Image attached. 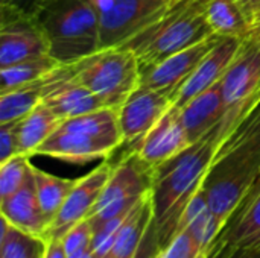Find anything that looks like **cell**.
<instances>
[{
	"label": "cell",
	"mask_w": 260,
	"mask_h": 258,
	"mask_svg": "<svg viewBox=\"0 0 260 258\" xmlns=\"http://www.w3.org/2000/svg\"><path fill=\"white\" fill-rule=\"evenodd\" d=\"M242 117L225 114L204 137L154 169L151 187L152 227L160 249L178 233L187 205L204 186L218 148Z\"/></svg>",
	"instance_id": "6da1fadb"
},
{
	"label": "cell",
	"mask_w": 260,
	"mask_h": 258,
	"mask_svg": "<svg viewBox=\"0 0 260 258\" xmlns=\"http://www.w3.org/2000/svg\"><path fill=\"white\" fill-rule=\"evenodd\" d=\"M260 176V100L225 135L203 190L224 225L235 216Z\"/></svg>",
	"instance_id": "7a4b0ae2"
},
{
	"label": "cell",
	"mask_w": 260,
	"mask_h": 258,
	"mask_svg": "<svg viewBox=\"0 0 260 258\" xmlns=\"http://www.w3.org/2000/svg\"><path fill=\"white\" fill-rule=\"evenodd\" d=\"M29 11L56 61L70 64L101 50L99 14L93 0H37Z\"/></svg>",
	"instance_id": "3957f363"
},
{
	"label": "cell",
	"mask_w": 260,
	"mask_h": 258,
	"mask_svg": "<svg viewBox=\"0 0 260 258\" xmlns=\"http://www.w3.org/2000/svg\"><path fill=\"white\" fill-rule=\"evenodd\" d=\"M125 144L117 108H101L64 120L58 129L37 149L46 155L72 164L107 160Z\"/></svg>",
	"instance_id": "277c9868"
},
{
	"label": "cell",
	"mask_w": 260,
	"mask_h": 258,
	"mask_svg": "<svg viewBox=\"0 0 260 258\" xmlns=\"http://www.w3.org/2000/svg\"><path fill=\"white\" fill-rule=\"evenodd\" d=\"M212 35L215 33L206 18V0H180L122 46L136 55L142 70Z\"/></svg>",
	"instance_id": "5b68a950"
},
{
	"label": "cell",
	"mask_w": 260,
	"mask_h": 258,
	"mask_svg": "<svg viewBox=\"0 0 260 258\" xmlns=\"http://www.w3.org/2000/svg\"><path fill=\"white\" fill-rule=\"evenodd\" d=\"M140 64L125 46L101 49L76 61L75 81L87 87L108 108H120L140 87Z\"/></svg>",
	"instance_id": "8992f818"
},
{
	"label": "cell",
	"mask_w": 260,
	"mask_h": 258,
	"mask_svg": "<svg viewBox=\"0 0 260 258\" xmlns=\"http://www.w3.org/2000/svg\"><path fill=\"white\" fill-rule=\"evenodd\" d=\"M152 172L154 169L136 152L126 149L122 160L114 164L111 176L88 216L93 230L96 231L108 220L129 213L151 190Z\"/></svg>",
	"instance_id": "52a82bcc"
},
{
	"label": "cell",
	"mask_w": 260,
	"mask_h": 258,
	"mask_svg": "<svg viewBox=\"0 0 260 258\" xmlns=\"http://www.w3.org/2000/svg\"><path fill=\"white\" fill-rule=\"evenodd\" d=\"M180 0H93L99 14L101 49L125 44Z\"/></svg>",
	"instance_id": "ba28073f"
},
{
	"label": "cell",
	"mask_w": 260,
	"mask_h": 258,
	"mask_svg": "<svg viewBox=\"0 0 260 258\" xmlns=\"http://www.w3.org/2000/svg\"><path fill=\"white\" fill-rule=\"evenodd\" d=\"M0 68L50 55L49 43L30 11L17 3L0 5Z\"/></svg>",
	"instance_id": "9c48e42d"
},
{
	"label": "cell",
	"mask_w": 260,
	"mask_h": 258,
	"mask_svg": "<svg viewBox=\"0 0 260 258\" xmlns=\"http://www.w3.org/2000/svg\"><path fill=\"white\" fill-rule=\"evenodd\" d=\"M225 114L244 116L260 100V43L253 36L242 44L221 79Z\"/></svg>",
	"instance_id": "30bf717a"
},
{
	"label": "cell",
	"mask_w": 260,
	"mask_h": 258,
	"mask_svg": "<svg viewBox=\"0 0 260 258\" xmlns=\"http://www.w3.org/2000/svg\"><path fill=\"white\" fill-rule=\"evenodd\" d=\"M114 164L111 161L104 160L98 167L88 172L85 176L78 178L75 187L69 193L66 202L62 204L61 210L58 211L56 217L50 224L46 239H62V236L78 222L87 219L96 205Z\"/></svg>",
	"instance_id": "8fae6325"
},
{
	"label": "cell",
	"mask_w": 260,
	"mask_h": 258,
	"mask_svg": "<svg viewBox=\"0 0 260 258\" xmlns=\"http://www.w3.org/2000/svg\"><path fill=\"white\" fill-rule=\"evenodd\" d=\"M221 38L222 36L212 35L181 52L174 53L152 67L142 68L139 88L166 91L171 93L174 99V93L189 79V76L197 70L201 61L219 43Z\"/></svg>",
	"instance_id": "7c38bea8"
},
{
	"label": "cell",
	"mask_w": 260,
	"mask_h": 258,
	"mask_svg": "<svg viewBox=\"0 0 260 258\" xmlns=\"http://www.w3.org/2000/svg\"><path fill=\"white\" fill-rule=\"evenodd\" d=\"M190 140L181 122L180 108L172 106L163 119L142 138L129 143V151L155 169L165 161L177 157L190 146Z\"/></svg>",
	"instance_id": "4fadbf2b"
},
{
	"label": "cell",
	"mask_w": 260,
	"mask_h": 258,
	"mask_svg": "<svg viewBox=\"0 0 260 258\" xmlns=\"http://www.w3.org/2000/svg\"><path fill=\"white\" fill-rule=\"evenodd\" d=\"M172 106L174 99L171 93L139 88L120 108H117L125 144L148 134Z\"/></svg>",
	"instance_id": "5bb4252c"
},
{
	"label": "cell",
	"mask_w": 260,
	"mask_h": 258,
	"mask_svg": "<svg viewBox=\"0 0 260 258\" xmlns=\"http://www.w3.org/2000/svg\"><path fill=\"white\" fill-rule=\"evenodd\" d=\"M241 44L242 40L239 38H221L189 79L174 93V105L180 108L218 84L233 62Z\"/></svg>",
	"instance_id": "9a60e30c"
},
{
	"label": "cell",
	"mask_w": 260,
	"mask_h": 258,
	"mask_svg": "<svg viewBox=\"0 0 260 258\" xmlns=\"http://www.w3.org/2000/svg\"><path fill=\"white\" fill-rule=\"evenodd\" d=\"M75 73L76 62L64 64L61 75L52 85L47 87L43 97V103L47 105L62 120L105 108L96 94L75 81Z\"/></svg>",
	"instance_id": "2e32d148"
},
{
	"label": "cell",
	"mask_w": 260,
	"mask_h": 258,
	"mask_svg": "<svg viewBox=\"0 0 260 258\" xmlns=\"http://www.w3.org/2000/svg\"><path fill=\"white\" fill-rule=\"evenodd\" d=\"M260 248V192L241 205L219 234L207 258Z\"/></svg>",
	"instance_id": "e0dca14e"
},
{
	"label": "cell",
	"mask_w": 260,
	"mask_h": 258,
	"mask_svg": "<svg viewBox=\"0 0 260 258\" xmlns=\"http://www.w3.org/2000/svg\"><path fill=\"white\" fill-rule=\"evenodd\" d=\"M0 216L17 230L41 239L46 237L50 227L38 202L32 178L17 193L0 201Z\"/></svg>",
	"instance_id": "ac0fdd59"
},
{
	"label": "cell",
	"mask_w": 260,
	"mask_h": 258,
	"mask_svg": "<svg viewBox=\"0 0 260 258\" xmlns=\"http://www.w3.org/2000/svg\"><path fill=\"white\" fill-rule=\"evenodd\" d=\"M180 116L190 143H195L204 137L225 116L221 81L207 91L189 100L186 105L180 106Z\"/></svg>",
	"instance_id": "d6986e66"
},
{
	"label": "cell",
	"mask_w": 260,
	"mask_h": 258,
	"mask_svg": "<svg viewBox=\"0 0 260 258\" xmlns=\"http://www.w3.org/2000/svg\"><path fill=\"white\" fill-rule=\"evenodd\" d=\"M152 222H154V208H152V195L149 190L125 217L123 224L119 228L114 246L107 258L136 257Z\"/></svg>",
	"instance_id": "ffe728a7"
},
{
	"label": "cell",
	"mask_w": 260,
	"mask_h": 258,
	"mask_svg": "<svg viewBox=\"0 0 260 258\" xmlns=\"http://www.w3.org/2000/svg\"><path fill=\"white\" fill-rule=\"evenodd\" d=\"M64 65V64H62ZM62 65L55 68L46 78L12 88L9 91L0 93V123L17 122L26 117L32 109H35L44 97V93L49 85H52L61 75Z\"/></svg>",
	"instance_id": "44dd1931"
},
{
	"label": "cell",
	"mask_w": 260,
	"mask_h": 258,
	"mask_svg": "<svg viewBox=\"0 0 260 258\" xmlns=\"http://www.w3.org/2000/svg\"><path fill=\"white\" fill-rule=\"evenodd\" d=\"M181 228H184L195 239V242L209 257L212 248L215 246L219 234L224 230V225L210 210L203 189L187 205L180 224V230Z\"/></svg>",
	"instance_id": "7402d4cb"
},
{
	"label": "cell",
	"mask_w": 260,
	"mask_h": 258,
	"mask_svg": "<svg viewBox=\"0 0 260 258\" xmlns=\"http://www.w3.org/2000/svg\"><path fill=\"white\" fill-rule=\"evenodd\" d=\"M206 18L218 36L244 40L251 33V21L236 0H206Z\"/></svg>",
	"instance_id": "603a6c76"
},
{
	"label": "cell",
	"mask_w": 260,
	"mask_h": 258,
	"mask_svg": "<svg viewBox=\"0 0 260 258\" xmlns=\"http://www.w3.org/2000/svg\"><path fill=\"white\" fill-rule=\"evenodd\" d=\"M62 122V119L41 102L26 117L18 120L20 154L34 157L37 149L58 129Z\"/></svg>",
	"instance_id": "cb8c5ba5"
},
{
	"label": "cell",
	"mask_w": 260,
	"mask_h": 258,
	"mask_svg": "<svg viewBox=\"0 0 260 258\" xmlns=\"http://www.w3.org/2000/svg\"><path fill=\"white\" fill-rule=\"evenodd\" d=\"M32 179L41 210L52 224L58 211L61 210L62 204L66 202L69 193L75 187L76 179L59 178L35 166H32Z\"/></svg>",
	"instance_id": "d4e9b609"
},
{
	"label": "cell",
	"mask_w": 260,
	"mask_h": 258,
	"mask_svg": "<svg viewBox=\"0 0 260 258\" xmlns=\"http://www.w3.org/2000/svg\"><path fill=\"white\" fill-rule=\"evenodd\" d=\"M59 65H62V62L56 61L50 55H46L0 68V93L37 82L46 78Z\"/></svg>",
	"instance_id": "484cf974"
},
{
	"label": "cell",
	"mask_w": 260,
	"mask_h": 258,
	"mask_svg": "<svg viewBox=\"0 0 260 258\" xmlns=\"http://www.w3.org/2000/svg\"><path fill=\"white\" fill-rule=\"evenodd\" d=\"M0 258H43L44 239L26 234L2 217Z\"/></svg>",
	"instance_id": "4316f807"
},
{
	"label": "cell",
	"mask_w": 260,
	"mask_h": 258,
	"mask_svg": "<svg viewBox=\"0 0 260 258\" xmlns=\"http://www.w3.org/2000/svg\"><path fill=\"white\" fill-rule=\"evenodd\" d=\"M32 166L30 157L23 154L0 164V201L17 193L32 178Z\"/></svg>",
	"instance_id": "83f0119b"
},
{
	"label": "cell",
	"mask_w": 260,
	"mask_h": 258,
	"mask_svg": "<svg viewBox=\"0 0 260 258\" xmlns=\"http://www.w3.org/2000/svg\"><path fill=\"white\" fill-rule=\"evenodd\" d=\"M93 237H94V230L88 217L73 225L62 236V245L67 252V257L76 258L85 252H90L93 245Z\"/></svg>",
	"instance_id": "f1b7e54d"
},
{
	"label": "cell",
	"mask_w": 260,
	"mask_h": 258,
	"mask_svg": "<svg viewBox=\"0 0 260 258\" xmlns=\"http://www.w3.org/2000/svg\"><path fill=\"white\" fill-rule=\"evenodd\" d=\"M157 258H207V254L200 248L195 239L181 228L174 239L158 251Z\"/></svg>",
	"instance_id": "f546056e"
},
{
	"label": "cell",
	"mask_w": 260,
	"mask_h": 258,
	"mask_svg": "<svg viewBox=\"0 0 260 258\" xmlns=\"http://www.w3.org/2000/svg\"><path fill=\"white\" fill-rule=\"evenodd\" d=\"M18 154V120L0 123V164L6 163Z\"/></svg>",
	"instance_id": "4dcf8cb0"
},
{
	"label": "cell",
	"mask_w": 260,
	"mask_h": 258,
	"mask_svg": "<svg viewBox=\"0 0 260 258\" xmlns=\"http://www.w3.org/2000/svg\"><path fill=\"white\" fill-rule=\"evenodd\" d=\"M158 251H160V246H158V242H157V237H155V231H154V227L151 225L142 246H140V251H139V258H157L158 257Z\"/></svg>",
	"instance_id": "1f68e13d"
},
{
	"label": "cell",
	"mask_w": 260,
	"mask_h": 258,
	"mask_svg": "<svg viewBox=\"0 0 260 258\" xmlns=\"http://www.w3.org/2000/svg\"><path fill=\"white\" fill-rule=\"evenodd\" d=\"M43 258H69L62 245V239H46Z\"/></svg>",
	"instance_id": "d6a6232c"
},
{
	"label": "cell",
	"mask_w": 260,
	"mask_h": 258,
	"mask_svg": "<svg viewBox=\"0 0 260 258\" xmlns=\"http://www.w3.org/2000/svg\"><path fill=\"white\" fill-rule=\"evenodd\" d=\"M241 8L244 9L245 15L250 18V21L253 23L260 15V0H236Z\"/></svg>",
	"instance_id": "836d02e7"
},
{
	"label": "cell",
	"mask_w": 260,
	"mask_h": 258,
	"mask_svg": "<svg viewBox=\"0 0 260 258\" xmlns=\"http://www.w3.org/2000/svg\"><path fill=\"white\" fill-rule=\"evenodd\" d=\"M216 258H260V248L259 249H247V251H238V252H232L227 255Z\"/></svg>",
	"instance_id": "e575fe53"
},
{
	"label": "cell",
	"mask_w": 260,
	"mask_h": 258,
	"mask_svg": "<svg viewBox=\"0 0 260 258\" xmlns=\"http://www.w3.org/2000/svg\"><path fill=\"white\" fill-rule=\"evenodd\" d=\"M250 36H253L254 40H257L260 43V15L251 23V33Z\"/></svg>",
	"instance_id": "d590c367"
},
{
	"label": "cell",
	"mask_w": 260,
	"mask_h": 258,
	"mask_svg": "<svg viewBox=\"0 0 260 258\" xmlns=\"http://www.w3.org/2000/svg\"><path fill=\"white\" fill-rule=\"evenodd\" d=\"M259 192H260V176H259V179L256 181V184H254V187L251 189V192H250V195H248V196L245 198V201H244V202H247V201H248L250 198H253V196H254V195H257ZM244 202H242V204H244ZM239 208H241V207H239Z\"/></svg>",
	"instance_id": "8d00e7d4"
},
{
	"label": "cell",
	"mask_w": 260,
	"mask_h": 258,
	"mask_svg": "<svg viewBox=\"0 0 260 258\" xmlns=\"http://www.w3.org/2000/svg\"><path fill=\"white\" fill-rule=\"evenodd\" d=\"M76 258H96V257H94V254L90 251V252H85V254H82V255H79V257H76Z\"/></svg>",
	"instance_id": "74e56055"
},
{
	"label": "cell",
	"mask_w": 260,
	"mask_h": 258,
	"mask_svg": "<svg viewBox=\"0 0 260 258\" xmlns=\"http://www.w3.org/2000/svg\"><path fill=\"white\" fill-rule=\"evenodd\" d=\"M8 3H15V0H0V5H8Z\"/></svg>",
	"instance_id": "f35d334b"
},
{
	"label": "cell",
	"mask_w": 260,
	"mask_h": 258,
	"mask_svg": "<svg viewBox=\"0 0 260 258\" xmlns=\"http://www.w3.org/2000/svg\"><path fill=\"white\" fill-rule=\"evenodd\" d=\"M139 251H140V249H139ZM133 258H139V254H137V255H136V257H133Z\"/></svg>",
	"instance_id": "ab89813d"
}]
</instances>
